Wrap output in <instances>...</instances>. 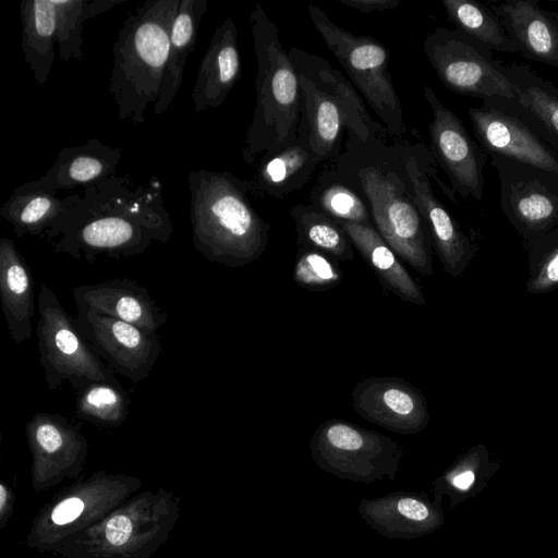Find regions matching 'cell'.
<instances>
[{
  "label": "cell",
  "instance_id": "cell-1",
  "mask_svg": "<svg viewBox=\"0 0 558 558\" xmlns=\"http://www.w3.org/2000/svg\"><path fill=\"white\" fill-rule=\"evenodd\" d=\"M173 231L157 177L142 183L114 173L64 197L41 239L56 253L93 264L100 256L142 255L156 243L166 244Z\"/></svg>",
  "mask_w": 558,
  "mask_h": 558
},
{
  "label": "cell",
  "instance_id": "cell-2",
  "mask_svg": "<svg viewBox=\"0 0 558 558\" xmlns=\"http://www.w3.org/2000/svg\"><path fill=\"white\" fill-rule=\"evenodd\" d=\"M289 56L302 94L299 136L306 140L322 162H332L341 156L344 132L347 148H385L391 134L372 118L363 97L339 70L325 58L299 47H292Z\"/></svg>",
  "mask_w": 558,
  "mask_h": 558
},
{
  "label": "cell",
  "instance_id": "cell-3",
  "mask_svg": "<svg viewBox=\"0 0 558 558\" xmlns=\"http://www.w3.org/2000/svg\"><path fill=\"white\" fill-rule=\"evenodd\" d=\"M192 241L206 259L243 267L266 251L269 223L253 206L246 180L227 171L187 174Z\"/></svg>",
  "mask_w": 558,
  "mask_h": 558
},
{
  "label": "cell",
  "instance_id": "cell-4",
  "mask_svg": "<svg viewBox=\"0 0 558 558\" xmlns=\"http://www.w3.org/2000/svg\"><path fill=\"white\" fill-rule=\"evenodd\" d=\"M250 24L256 57L255 109L244 137L242 158L255 167L264 155L299 140L302 94L279 28L259 3L250 13Z\"/></svg>",
  "mask_w": 558,
  "mask_h": 558
},
{
  "label": "cell",
  "instance_id": "cell-5",
  "mask_svg": "<svg viewBox=\"0 0 558 558\" xmlns=\"http://www.w3.org/2000/svg\"><path fill=\"white\" fill-rule=\"evenodd\" d=\"M180 3L147 0L123 21L112 48L108 87L120 121L142 124L147 109L157 102Z\"/></svg>",
  "mask_w": 558,
  "mask_h": 558
},
{
  "label": "cell",
  "instance_id": "cell-6",
  "mask_svg": "<svg viewBox=\"0 0 558 558\" xmlns=\"http://www.w3.org/2000/svg\"><path fill=\"white\" fill-rule=\"evenodd\" d=\"M332 169L364 196L375 229L389 247L421 275L434 274L427 225L415 205L407 177L386 161L363 158L357 148L332 161Z\"/></svg>",
  "mask_w": 558,
  "mask_h": 558
},
{
  "label": "cell",
  "instance_id": "cell-7",
  "mask_svg": "<svg viewBox=\"0 0 558 558\" xmlns=\"http://www.w3.org/2000/svg\"><path fill=\"white\" fill-rule=\"evenodd\" d=\"M308 16L326 47L348 74L351 84L379 118L391 136L404 137L408 129L389 70V50L376 38L351 33L333 23L316 4Z\"/></svg>",
  "mask_w": 558,
  "mask_h": 558
},
{
  "label": "cell",
  "instance_id": "cell-8",
  "mask_svg": "<svg viewBox=\"0 0 558 558\" xmlns=\"http://www.w3.org/2000/svg\"><path fill=\"white\" fill-rule=\"evenodd\" d=\"M36 327L39 363L48 389L69 383L74 391L89 381L119 384L114 372L81 336L75 317L64 310L54 292L43 283L37 299Z\"/></svg>",
  "mask_w": 558,
  "mask_h": 558
},
{
  "label": "cell",
  "instance_id": "cell-9",
  "mask_svg": "<svg viewBox=\"0 0 558 558\" xmlns=\"http://www.w3.org/2000/svg\"><path fill=\"white\" fill-rule=\"evenodd\" d=\"M423 51L441 83L456 94L482 101L515 97L492 50L456 28L436 27L426 35Z\"/></svg>",
  "mask_w": 558,
  "mask_h": 558
},
{
  "label": "cell",
  "instance_id": "cell-10",
  "mask_svg": "<svg viewBox=\"0 0 558 558\" xmlns=\"http://www.w3.org/2000/svg\"><path fill=\"white\" fill-rule=\"evenodd\" d=\"M310 450L326 472L351 481L393 478L402 449L391 438L343 420H329L314 432Z\"/></svg>",
  "mask_w": 558,
  "mask_h": 558
},
{
  "label": "cell",
  "instance_id": "cell-11",
  "mask_svg": "<svg viewBox=\"0 0 558 558\" xmlns=\"http://www.w3.org/2000/svg\"><path fill=\"white\" fill-rule=\"evenodd\" d=\"M500 184V207L529 241L558 226V175L504 157L489 156Z\"/></svg>",
  "mask_w": 558,
  "mask_h": 558
},
{
  "label": "cell",
  "instance_id": "cell-12",
  "mask_svg": "<svg viewBox=\"0 0 558 558\" xmlns=\"http://www.w3.org/2000/svg\"><path fill=\"white\" fill-rule=\"evenodd\" d=\"M468 114L480 146L504 157L558 175V154L537 130L502 98L471 107Z\"/></svg>",
  "mask_w": 558,
  "mask_h": 558
},
{
  "label": "cell",
  "instance_id": "cell-13",
  "mask_svg": "<svg viewBox=\"0 0 558 558\" xmlns=\"http://www.w3.org/2000/svg\"><path fill=\"white\" fill-rule=\"evenodd\" d=\"M423 95L432 111L428 131L433 158L447 173L452 193L463 199L473 197L482 202L488 154L471 137L462 121L439 100L430 86H424Z\"/></svg>",
  "mask_w": 558,
  "mask_h": 558
},
{
  "label": "cell",
  "instance_id": "cell-14",
  "mask_svg": "<svg viewBox=\"0 0 558 558\" xmlns=\"http://www.w3.org/2000/svg\"><path fill=\"white\" fill-rule=\"evenodd\" d=\"M77 329L95 354L133 384L146 379L162 349L158 333L93 311L77 310Z\"/></svg>",
  "mask_w": 558,
  "mask_h": 558
},
{
  "label": "cell",
  "instance_id": "cell-15",
  "mask_svg": "<svg viewBox=\"0 0 558 558\" xmlns=\"http://www.w3.org/2000/svg\"><path fill=\"white\" fill-rule=\"evenodd\" d=\"M436 165L433 155L424 158L408 155L404 174L444 270L450 277L459 278L475 257L476 246L433 191L429 175L437 178Z\"/></svg>",
  "mask_w": 558,
  "mask_h": 558
},
{
  "label": "cell",
  "instance_id": "cell-16",
  "mask_svg": "<svg viewBox=\"0 0 558 558\" xmlns=\"http://www.w3.org/2000/svg\"><path fill=\"white\" fill-rule=\"evenodd\" d=\"M353 410L364 420L393 433L414 435L429 422L423 393L399 377H368L352 392Z\"/></svg>",
  "mask_w": 558,
  "mask_h": 558
},
{
  "label": "cell",
  "instance_id": "cell-17",
  "mask_svg": "<svg viewBox=\"0 0 558 558\" xmlns=\"http://www.w3.org/2000/svg\"><path fill=\"white\" fill-rule=\"evenodd\" d=\"M77 310L93 311L156 333L168 314L157 305L148 289L130 278H117L74 287Z\"/></svg>",
  "mask_w": 558,
  "mask_h": 558
},
{
  "label": "cell",
  "instance_id": "cell-18",
  "mask_svg": "<svg viewBox=\"0 0 558 558\" xmlns=\"http://www.w3.org/2000/svg\"><path fill=\"white\" fill-rule=\"evenodd\" d=\"M122 155V148L90 138L82 145L62 148L44 175L16 189L56 194L75 187L83 189L114 174Z\"/></svg>",
  "mask_w": 558,
  "mask_h": 558
},
{
  "label": "cell",
  "instance_id": "cell-19",
  "mask_svg": "<svg viewBox=\"0 0 558 558\" xmlns=\"http://www.w3.org/2000/svg\"><path fill=\"white\" fill-rule=\"evenodd\" d=\"M522 57L558 69V11L537 0L489 1Z\"/></svg>",
  "mask_w": 558,
  "mask_h": 558
},
{
  "label": "cell",
  "instance_id": "cell-20",
  "mask_svg": "<svg viewBox=\"0 0 558 558\" xmlns=\"http://www.w3.org/2000/svg\"><path fill=\"white\" fill-rule=\"evenodd\" d=\"M240 77L236 25L227 17L216 27L198 66L191 93L195 113L222 106Z\"/></svg>",
  "mask_w": 558,
  "mask_h": 558
},
{
  "label": "cell",
  "instance_id": "cell-21",
  "mask_svg": "<svg viewBox=\"0 0 558 558\" xmlns=\"http://www.w3.org/2000/svg\"><path fill=\"white\" fill-rule=\"evenodd\" d=\"M322 161L304 137L264 155L246 180L251 194L282 199L303 189Z\"/></svg>",
  "mask_w": 558,
  "mask_h": 558
},
{
  "label": "cell",
  "instance_id": "cell-22",
  "mask_svg": "<svg viewBox=\"0 0 558 558\" xmlns=\"http://www.w3.org/2000/svg\"><path fill=\"white\" fill-rule=\"evenodd\" d=\"M0 296L10 336L21 344L32 336L34 280L25 258L7 236L0 239Z\"/></svg>",
  "mask_w": 558,
  "mask_h": 558
},
{
  "label": "cell",
  "instance_id": "cell-23",
  "mask_svg": "<svg viewBox=\"0 0 558 558\" xmlns=\"http://www.w3.org/2000/svg\"><path fill=\"white\" fill-rule=\"evenodd\" d=\"M381 286L404 302L425 305L424 294L372 225L337 220Z\"/></svg>",
  "mask_w": 558,
  "mask_h": 558
},
{
  "label": "cell",
  "instance_id": "cell-24",
  "mask_svg": "<svg viewBox=\"0 0 558 558\" xmlns=\"http://www.w3.org/2000/svg\"><path fill=\"white\" fill-rule=\"evenodd\" d=\"M504 71L515 88L506 101L525 118L558 154V87L529 65L508 64Z\"/></svg>",
  "mask_w": 558,
  "mask_h": 558
},
{
  "label": "cell",
  "instance_id": "cell-25",
  "mask_svg": "<svg viewBox=\"0 0 558 558\" xmlns=\"http://www.w3.org/2000/svg\"><path fill=\"white\" fill-rule=\"evenodd\" d=\"M363 513L381 533L386 531L402 537L430 533L444 523L440 498L432 504L416 497L387 496L367 502Z\"/></svg>",
  "mask_w": 558,
  "mask_h": 558
},
{
  "label": "cell",
  "instance_id": "cell-26",
  "mask_svg": "<svg viewBox=\"0 0 558 558\" xmlns=\"http://www.w3.org/2000/svg\"><path fill=\"white\" fill-rule=\"evenodd\" d=\"M207 4L208 0H181L171 28L160 95L153 107L156 116L168 110L181 87L185 62L195 48L198 27L207 11Z\"/></svg>",
  "mask_w": 558,
  "mask_h": 558
},
{
  "label": "cell",
  "instance_id": "cell-27",
  "mask_svg": "<svg viewBox=\"0 0 558 558\" xmlns=\"http://www.w3.org/2000/svg\"><path fill=\"white\" fill-rule=\"evenodd\" d=\"M26 435L36 462L70 463L86 453L87 441L81 424L58 413L37 411L26 425Z\"/></svg>",
  "mask_w": 558,
  "mask_h": 558
},
{
  "label": "cell",
  "instance_id": "cell-28",
  "mask_svg": "<svg viewBox=\"0 0 558 558\" xmlns=\"http://www.w3.org/2000/svg\"><path fill=\"white\" fill-rule=\"evenodd\" d=\"M22 50L34 80L43 87L54 60L56 7L53 0H23L20 7Z\"/></svg>",
  "mask_w": 558,
  "mask_h": 558
},
{
  "label": "cell",
  "instance_id": "cell-29",
  "mask_svg": "<svg viewBox=\"0 0 558 558\" xmlns=\"http://www.w3.org/2000/svg\"><path fill=\"white\" fill-rule=\"evenodd\" d=\"M500 469L485 445L477 444L461 453L436 481L437 498H450L451 508L480 494Z\"/></svg>",
  "mask_w": 558,
  "mask_h": 558
},
{
  "label": "cell",
  "instance_id": "cell-30",
  "mask_svg": "<svg viewBox=\"0 0 558 558\" xmlns=\"http://www.w3.org/2000/svg\"><path fill=\"white\" fill-rule=\"evenodd\" d=\"M291 218L300 246L318 250L335 259L352 260V243L337 222L313 204H296L291 208Z\"/></svg>",
  "mask_w": 558,
  "mask_h": 558
},
{
  "label": "cell",
  "instance_id": "cell-31",
  "mask_svg": "<svg viewBox=\"0 0 558 558\" xmlns=\"http://www.w3.org/2000/svg\"><path fill=\"white\" fill-rule=\"evenodd\" d=\"M441 3L456 29L492 51L519 54L499 17L487 4L474 0H442Z\"/></svg>",
  "mask_w": 558,
  "mask_h": 558
},
{
  "label": "cell",
  "instance_id": "cell-32",
  "mask_svg": "<svg viewBox=\"0 0 558 558\" xmlns=\"http://www.w3.org/2000/svg\"><path fill=\"white\" fill-rule=\"evenodd\" d=\"M62 208L63 198L56 193L15 189L1 206L0 216L12 226L19 238H41Z\"/></svg>",
  "mask_w": 558,
  "mask_h": 558
},
{
  "label": "cell",
  "instance_id": "cell-33",
  "mask_svg": "<svg viewBox=\"0 0 558 558\" xmlns=\"http://www.w3.org/2000/svg\"><path fill=\"white\" fill-rule=\"evenodd\" d=\"M310 203L336 220L371 225V214L360 191L330 168L310 193Z\"/></svg>",
  "mask_w": 558,
  "mask_h": 558
},
{
  "label": "cell",
  "instance_id": "cell-34",
  "mask_svg": "<svg viewBox=\"0 0 558 558\" xmlns=\"http://www.w3.org/2000/svg\"><path fill=\"white\" fill-rule=\"evenodd\" d=\"M123 0H53L56 7V39L60 59L83 60L85 22L122 3Z\"/></svg>",
  "mask_w": 558,
  "mask_h": 558
},
{
  "label": "cell",
  "instance_id": "cell-35",
  "mask_svg": "<svg viewBox=\"0 0 558 558\" xmlns=\"http://www.w3.org/2000/svg\"><path fill=\"white\" fill-rule=\"evenodd\" d=\"M75 393L76 418L102 427H118L126 421L130 398L120 383L89 381Z\"/></svg>",
  "mask_w": 558,
  "mask_h": 558
},
{
  "label": "cell",
  "instance_id": "cell-36",
  "mask_svg": "<svg viewBox=\"0 0 558 558\" xmlns=\"http://www.w3.org/2000/svg\"><path fill=\"white\" fill-rule=\"evenodd\" d=\"M527 253L526 291L543 294L558 288V226L543 235L522 242Z\"/></svg>",
  "mask_w": 558,
  "mask_h": 558
},
{
  "label": "cell",
  "instance_id": "cell-37",
  "mask_svg": "<svg viewBox=\"0 0 558 558\" xmlns=\"http://www.w3.org/2000/svg\"><path fill=\"white\" fill-rule=\"evenodd\" d=\"M342 272L335 258L315 248L300 246L293 268L299 287L311 291H325L336 287Z\"/></svg>",
  "mask_w": 558,
  "mask_h": 558
},
{
  "label": "cell",
  "instance_id": "cell-38",
  "mask_svg": "<svg viewBox=\"0 0 558 558\" xmlns=\"http://www.w3.org/2000/svg\"><path fill=\"white\" fill-rule=\"evenodd\" d=\"M132 522L128 515L117 514L109 519L105 535L107 541L114 546L123 545L131 536Z\"/></svg>",
  "mask_w": 558,
  "mask_h": 558
},
{
  "label": "cell",
  "instance_id": "cell-39",
  "mask_svg": "<svg viewBox=\"0 0 558 558\" xmlns=\"http://www.w3.org/2000/svg\"><path fill=\"white\" fill-rule=\"evenodd\" d=\"M84 510V502L78 497H70L59 502L51 512V520L63 525L76 520Z\"/></svg>",
  "mask_w": 558,
  "mask_h": 558
},
{
  "label": "cell",
  "instance_id": "cell-40",
  "mask_svg": "<svg viewBox=\"0 0 558 558\" xmlns=\"http://www.w3.org/2000/svg\"><path fill=\"white\" fill-rule=\"evenodd\" d=\"M337 2L362 13L383 12L397 9L399 0H336Z\"/></svg>",
  "mask_w": 558,
  "mask_h": 558
},
{
  "label": "cell",
  "instance_id": "cell-41",
  "mask_svg": "<svg viewBox=\"0 0 558 558\" xmlns=\"http://www.w3.org/2000/svg\"><path fill=\"white\" fill-rule=\"evenodd\" d=\"M7 490H5V487L3 485L0 486V509L1 511H3L4 507H5V500H7Z\"/></svg>",
  "mask_w": 558,
  "mask_h": 558
}]
</instances>
